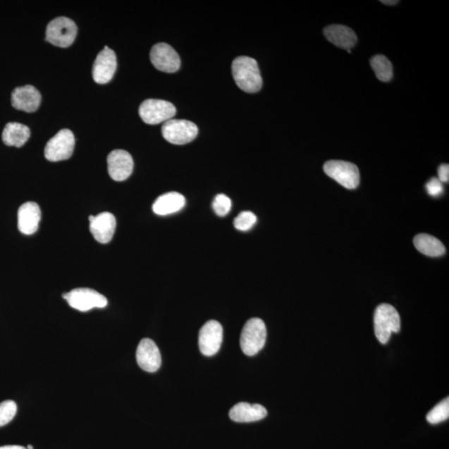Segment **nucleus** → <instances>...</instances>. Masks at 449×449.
<instances>
[{
    "label": "nucleus",
    "mask_w": 449,
    "mask_h": 449,
    "mask_svg": "<svg viewBox=\"0 0 449 449\" xmlns=\"http://www.w3.org/2000/svg\"><path fill=\"white\" fill-rule=\"evenodd\" d=\"M426 190L430 196L438 197L443 192V183L436 178H433L426 184Z\"/></svg>",
    "instance_id": "obj_28"
},
{
    "label": "nucleus",
    "mask_w": 449,
    "mask_h": 449,
    "mask_svg": "<svg viewBox=\"0 0 449 449\" xmlns=\"http://www.w3.org/2000/svg\"><path fill=\"white\" fill-rule=\"evenodd\" d=\"M414 244L419 252L428 257H441L446 252L441 240L428 234L417 235L414 239Z\"/></svg>",
    "instance_id": "obj_22"
},
{
    "label": "nucleus",
    "mask_w": 449,
    "mask_h": 449,
    "mask_svg": "<svg viewBox=\"0 0 449 449\" xmlns=\"http://www.w3.org/2000/svg\"><path fill=\"white\" fill-rule=\"evenodd\" d=\"M90 231L94 238L102 244L111 242L115 233L116 222L115 216L110 212L100 213L98 216H90Z\"/></svg>",
    "instance_id": "obj_15"
},
{
    "label": "nucleus",
    "mask_w": 449,
    "mask_h": 449,
    "mask_svg": "<svg viewBox=\"0 0 449 449\" xmlns=\"http://www.w3.org/2000/svg\"><path fill=\"white\" fill-rule=\"evenodd\" d=\"M186 204V199L178 192L164 194L156 199L152 210L156 215L166 216L182 210Z\"/></svg>",
    "instance_id": "obj_20"
},
{
    "label": "nucleus",
    "mask_w": 449,
    "mask_h": 449,
    "mask_svg": "<svg viewBox=\"0 0 449 449\" xmlns=\"http://www.w3.org/2000/svg\"><path fill=\"white\" fill-rule=\"evenodd\" d=\"M137 362L146 372L154 373L161 367V356L159 347L151 339H142L137 349Z\"/></svg>",
    "instance_id": "obj_13"
},
{
    "label": "nucleus",
    "mask_w": 449,
    "mask_h": 449,
    "mask_svg": "<svg viewBox=\"0 0 449 449\" xmlns=\"http://www.w3.org/2000/svg\"><path fill=\"white\" fill-rule=\"evenodd\" d=\"M324 35L331 44L340 49L350 50L357 43V36L350 27L333 25L324 30Z\"/></svg>",
    "instance_id": "obj_19"
},
{
    "label": "nucleus",
    "mask_w": 449,
    "mask_h": 449,
    "mask_svg": "<svg viewBox=\"0 0 449 449\" xmlns=\"http://www.w3.org/2000/svg\"><path fill=\"white\" fill-rule=\"evenodd\" d=\"M257 216L252 211H245L240 212L234 220V226L235 229L245 231L252 229L254 224L257 223Z\"/></svg>",
    "instance_id": "obj_25"
},
{
    "label": "nucleus",
    "mask_w": 449,
    "mask_h": 449,
    "mask_svg": "<svg viewBox=\"0 0 449 449\" xmlns=\"http://www.w3.org/2000/svg\"><path fill=\"white\" fill-rule=\"evenodd\" d=\"M231 420L238 423H251L262 420L267 416V410L261 405L239 402L229 412Z\"/></svg>",
    "instance_id": "obj_18"
},
{
    "label": "nucleus",
    "mask_w": 449,
    "mask_h": 449,
    "mask_svg": "<svg viewBox=\"0 0 449 449\" xmlns=\"http://www.w3.org/2000/svg\"><path fill=\"white\" fill-rule=\"evenodd\" d=\"M63 297L72 308L82 312L94 308H104L108 305V300L104 295L90 288L74 289L70 293L63 294Z\"/></svg>",
    "instance_id": "obj_7"
},
{
    "label": "nucleus",
    "mask_w": 449,
    "mask_h": 449,
    "mask_svg": "<svg viewBox=\"0 0 449 449\" xmlns=\"http://www.w3.org/2000/svg\"><path fill=\"white\" fill-rule=\"evenodd\" d=\"M266 327L262 319L252 318L245 324L240 335V348L247 356H254L265 346Z\"/></svg>",
    "instance_id": "obj_3"
},
{
    "label": "nucleus",
    "mask_w": 449,
    "mask_h": 449,
    "mask_svg": "<svg viewBox=\"0 0 449 449\" xmlns=\"http://www.w3.org/2000/svg\"><path fill=\"white\" fill-rule=\"evenodd\" d=\"M27 449H34V448L32 445H29V446H27Z\"/></svg>",
    "instance_id": "obj_32"
},
{
    "label": "nucleus",
    "mask_w": 449,
    "mask_h": 449,
    "mask_svg": "<svg viewBox=\"0 0 449 449\" xmlns=\"http://www.w3.org/2000/svg\"><path fill=\"white\" fill-rule=\"evenodd\" d=\"M212 208L217 216H225L228 215L230 211V199L228 196L224 195V194H219V195L215 197L214 201H213Z\"/></svg>",
    "instance_id": "obj_27"
},
{
    "label": "nucleus",
    "mask_w": 449,
    "mask_h": 449,
    "mask_svg": "<svg viewBox=\"0 0 449 449\" xmlns=\"http://www.w3.org/2000/svg\"><path fill=\"white\" fill-rule=\"evenodd\" d=\"M78 30L70 18L59 17L51 21L46 30V41L59 48H68L75 40Z\"/></svg>",
    "instance_id": "obj_4"
},
{
    "label": "nucleus",
    "mask_w": 449,
    "mask_h": 449,
    "mask_svg": "<svg viewBox=\"0 0 449 449\" xmlns=\"http://www.w3.org/2000/svg\"><path fill=\"white\" fill-rule=\"evenodd\" d=\"M17 413V405L15 401L6 400L0 404V427L11 422Z\"/></svg>",
    "instance_id": "obj_26"
},
{
    "label": "nucleus",
    "mask_w": 449,
    "mask_h": 449,
    "mask_svg": "<svg viewBox=\"0 0 449 449\" xmlns=\"http://www.w3.org/2000/svg\"><path fill=\"white\" fill-rule=\"evenodd\" d=\"M40 220V208L35 202H26L18 209V228L23 234L27 235L35 234L39 229Z\"/></svg>",
    "instance_id": "obj_17"
},
{
    "label": "nucleus",
    "mask_w": 449,
    "mask_h": 449,
    "mask_svg": "<svg viewBox=\"0 0 449 449\" xmlns=\"http://www.w3.org/2000/svg\"><path fill=\"white\" fill-rule=\"evenodd\" d=\"M11 103L17 110L34 113L40 105L41 94L34 86L18 87L12 92Z\"/></svg>",
    "instance_id": "obj_16"
},
{
    "label": "nucleus",
    "mask_w": 449,
    "mask_h": 449,
    "mask_svg": "<svg viewBox=\"0 0 449 449\" xmlns=\"http://www.w3.org/2000/svg\"><path fill=\"white\" fill-rule=\"evenodd\" d=\"M0 449H27V448L20 445H7V446L0 447Z\"/></svg>",
    "instance_id": "obj_30"
},
{
    "label": "nucleus",
    "mask_w": 449,
    "mask_h": 449,
    "mask_svg": "<svg viewBox=\"0 0 449 449\" xmlns=\"http://www.w3.org/2000/svg\"><path fill=\"white\" fill-rule=\"evenodd\" d=\"M161 133L165 140L172 144L184 145L197 137L198 128L187 120L171 119L164 124Z\"/></svg>",
    "instance_id": "obj_5"
},
{
    "label": "nucleus",
    "mask_w": 449,
    "mask_h": 449,
    "mask_svg": "<svg viewBox=\"0 0 449 449\" xmlns=\"http://www.w3.org/2000/svg\"><path fill=\"white\" fill-rule=\"evenodd\" d=\"M109 174L116 182H123L130 177L133 171V159L128 152L114 150L108 156Z\"/></svg>",
    "instance_id": "obj_14"
},
{
    "label": "nucleus",
    "mask_w": 449,
    "mask_h": 449,
    "mask_svg": "<svg viewBox=\"0 0 449 449\" xmlns=\"http://www.w3.org/2000/svg\"><path fill=\"white\" fill-rule=\"evenodd\" d=\"M449 417V400L446 398L441 402L434 407L427 415V420L429 424H438L443 422Z\"/></svg>",
    "instance_id": "obj_24"
},
{
    "label": "nucleus",
    "mask_w": 449,
    "mask_h": 449,
    "mask_svg": "<svg viewBox=\"0 0 449 449\" xmlns=\"http://www.w3.org/2000/svg\"><path fill=\"white\" fill-rule=\"evenodd\" d=\"M116 69H117L116 54L108 46H105L95 59L94 67H92V77L97 83L105 85L112 80Z\"/></svg>",
    "instance_id": "obj_12"
},
{
    "label": "nucleus",
    "mask_w": 449,
    "mask_h": 449,
    "mask_svg": "<svg viewBox=\"0 0 449 449\" xmlns=\"http://www.w3.org/2000/svg\"><path fill=\"white\" fill-rule=\"evenodd\" d=\"M223 340V328L219 321H210L205 324L199 333V348L206 356L217 353Z\"/></svg>",
    "instance_id": "obj_10"
},
{
    "label": "nucleus",
    "mask_w": 449,
    "mask_h": 449,
    "mask_svg": "<svg viewBox=\"0 0 449 449\" xmlns=\"http://www.w3.org/2000/svg\"><path fill=\"white\" fill-rule=\"evenodd\" d=\"M176 113L177 109L173 104L160 99H147L139 108V115L143 122L151 125L168 122Z\"/></svg>",
    "instance_id": "obj_9"
},
{
    "label": "nucleus",
    "mask_w": 449,
    "mask_h": 449,
    "mask_svg": "<svg viewBox=\"0 0 449 449\" xmlns=\"http://www.w3.org/2000/svg\"><path fill=\"white\" fill-rule=\"evenodd\" d=\"M324 171L328 177L350 190L359 185V171L357 166L344 161H328L324 165Z\"/></svg>",
    "instance_id": "obj_6"
},
{
    "label": "nucleus",
    "mask_w": 449,
    "mask_h": 449,
    "mask_svg": "<svg viewBox=\"0 0 449 449\" xmlns=\"http://www.w3.org/2000/svg\"><path fill=\"white\" fill-rule=\"evenodd\" d=\"M30 137V129L24 124L8 123L4 127L2 140L9 147H21Z\"/></svg>",
    "instance_id": "obj_21"
},
{
    "label": "nucleus",
    "mask_w": 449,
    "mask_h": 449,
    "mask_svg": "<svg viewBox=\"0 0 449 449\" xmlns=\"http://www.w3.org/2000/svg\"><path fill=\"white\" fill-rule=\"evenodd\" d=\"M383 4H387V6H395V4L399 3V1H392V0H386V1H381Z\"/></svg>",
    "instance_id": "obj_31"
},
{
    "label": "nucleus",
    "mask_w": 449,
    "mask_h": 449,
    "mask_svg": "<svg viewBox=\"0 0 449 449\" xmlns=\"http://www.w3.org/2000/svg\"><path fill=\"white\" fill-rule=\"evenodd\" d=\"M438 180H441L442 183H448L449 180V166L448 164H442L438 168Z\"/></svg>",
    "instance_id": "obj_29"
},
{
    "label": "nucleus",
    "mask_w": 449,
    "mask_h": 449,
    "mask_svg": "<svg viewBox=\"0 0 449 449\" xmlns=\"http://www.w3.org/2000/svg\"><path fill=\"white\" fill-rule=\"evenodd\" d=\"M233 74L235 83L244 92L254 94L262 90V78L256 59L247 56L235 59Z\"/></svg>",
    "instance_id": "obj_1"
},
{
    "label": "nucleus",
    "mask_w": 449,
    "mask_h": 449,
    "mask_svg": "<svg viewBox=\"0 0 449 449\" xmlns=\"http://www.w3.org/2000/svg\"><path fill=\"white\" fill-rule=\"evenodd\" d=\"M75 146V138L73 133L68 129H62L56 135L51 138L45 147L44 155L46 159L53 161H60L70 159Z\"/></svg>",
    "instance_id": "obj_8"
},
{
    "label": "nucleus",
    "mask_w": 449,
    "mask_h": 449,
    "mask_svg": "<svg viewBox=\"0 0 449 449\" xmlns=\"http://www.w3.org/2000/svg\"><path fill=\"white\" fill-rule=\"evenodd\" d=\"M374 73L379 80L390 82L393 78V66L390 60L383 55H376L370 60Z\"/></svg>",
    "instance_id": "obj_23"
},
{
    "label": "nucleus",
    "mask_w": 449,
    "mask_h": 449,
    "mask_svg": "<svg viewBox=\"0 0 449 449\" xmlns=\"http://www.w3.org/2000/svg\"><path fill=\"white\" fill-rule=\"evenodd\" d=\"M374 332L381 344L386 345L390 340L393 333H399L401 321L399 312L390 304H381L374 312Z\"/></svg>",
    "instance_id": "obj_2"
},
{
    "label": "nucleus",
    "mask_w": 449,
    "mask_h": 449,
    "mask_svg": "<svg viewBox=\"0 0 449 449\" xmlns=\"http://www.w3.org/2000/svg\"><path fill=\"white\" fill-rule=\"evenodd\" d=\"M150 59L154 67L161 72L175 73L180 66L178 54L168 44H155L151 50Z\"/></svg>",
    "instance_id": "obj_11"
}]
</instances>
